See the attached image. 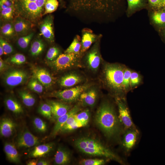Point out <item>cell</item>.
<instances>
[{
	"instance_id": "6da1fadb",
	"label": "cell",
	"mask_w": 165,
	"mask_h": 165,
	"mask_svg": "<svg viewBox=\"0 0 165 165\" xmlns=\"http://www.w3.org/2000/svg\"><path fill=\"white\" fill-rule=\"evenodd\" d=\"M96 123L108 138L118 136L120 133V121L112 105L108 101L103 102L98 108L95 118Z\"/></svg>"
},
{
	"instance_id": "7a4b0ae2",
	"label": "cell",
	"mask_w": 165,
	"mask_h": 165,
	"mask_svg": "<svg viewBox=\"0 0 165 165\" xmlns=\"http://www.w3.org/2000/svg\"><path fill=\"white\" fill-rule=\"evenodd\" d=\"M126 66L119 64L107 63L104 68L103 75L106 85L116 97H124L125 95L123 85Z\"/></svg>"
},
{
	"instance_id": "3957f363",
	"label": "cell",
	"mask_w": 165,
	"mask_h": 165,
	"mask_svg": "<svg viewBox=\"0 0 165 165\" xmlns=\"http://www.w3.org/2000/svg\"><path fill=\"white\" fill-rule=\"evenodd\" d=\"M46 0H14L15 13L30 22H36L43 16Z\"/></svg>"
},
{
	"instance_id": "277c9868",
	"label": "cell",
	"mask_w": 165,
	"mask_h": 165,
	"mask_svg": "<svg viewBox=\"0 0 165 165\" xmlns=\"http://www.w3.org/2000/svg\"><path fill=\"white\" fill-rule=\"evenodd\" d=\"M75 147L81 152L90 155L105 157L120 161L119 159L110 149L97 140L90 137H82L74 141Z\"/></svg>"
},
{
	"instance_id": "5b68a950",
	"label": "cell",
	"mask_w": 165,
	"mask_h": 165,
	"mask_svg": "<svg viewBox=\"0 0 165 165\" xmlns=\"http://www.w3.org/2000/svg\"><path fill=\"white\" fill-rule=\"evenodd\" d=\"M71 9L75 12L92 11L104 13L107 10V0H70Z\"/></svg>"
},
{
	"instance_id": "8992f818",
	"label": "cell",
	"mask_w": 165,
	"mask_h": 165,
	"mask_svg": "<svg viewBox=\"0 0 165 165\" xmlns=\"http://www.w3.org/2000/svg\"><path fill=\"white\" fill-rule=\"evenodd\" d=\"M80 54L64 53L61 54L55 60L50 61L52 67L57 71H62L71 68L79 63Z\"/></svg>"
},
{
	"instance_id": "52a82bcc",
	"label": "cell",
	"mask_w": 165,
	"mask_h": 165,
	"mask_svg": "<svg viewBox=\"0 0 165 165\" xmlns=\"http://www.w3.org/2000/svg\"><path fill=\"white\" fill-rule=\"evenodd\" d=\"M89 87L88 85L77 86L63 90L53 92L50 96L64 101L72 102L79 97L81 94L87 90Z\"/></svg>"
},
{
	"instance_id": "ba28073f",
	"label": "cell",
	"mask_w": 165,
	"mask_h": 165,
	"mask_svg": "<svg viewBox=\"0 0 165 165\" xmlns=\"http://www.w3.org/2000/svg\"><path fill=\"white\" fill-rule=\"evenodd\" d=\"M28 75L25 71L13 69L6 72L3 75V80L8 86L14 87L23 84L28 79Z\"/></svg>"
},
{
	"instance_id": "9c48e42d",
	"label": "cell",
	"mask_w": 165,
	"mask_h": 165,
	"mask_svg": "<svg viewBox=\"0 0 165 165\" xmlns=\"http://www.w3.org/2000/svg\"><path fill=\"white\" fill-rule=\"evenodd\" d=\"M101 38H99L94 43L91 48L86 52L85 57L88 67L92 71H96L97 70L101 61L100 50Z\"/></svg>"
},
{
	"instance_id": "30bf717a",
	"label": "cell",
	"mask_w": 165,
	"mask_h": 165,
	"mask_svg": "<svg viewBox=\"0 0 165 165\" xmlns=\"http://www.w3.org/2000/svg\"><path fill=\"white\" fill-rule=\"evenodd\" d=\"M115 100L118 107L119 118L120 122L126 129H135L124 97H116Z\"/></svg>"
},
{
	"instance_id": "8fae6325",
	"label": "cell",
	"mask_w": 165,
	"mask_h": 165,
	"mask_svg": "<svg viewBox=\"0 0 165 165\" xmlns=\"http://www.w3.org/2000/svg\"><path fill=\"white\" fill-rule=\"evenodd\" d=\"M38 138L32 134L28 129L25 128L18 136L16 145L18 148H30L39 143Z\"/></svg>"
},
{
	"instance_id": "7c38bea8",
	"label": "cell",
	"mask_w": 165,
	"mask_h": 165,
	"mask_svg": "<svg viewBox=\"0 0 165 165\" xmlns=\"http://www.w3.org/2000/svg\"><path fill=\"white\" fill-rule=\"evenodd\" d=\"M81 35L80 52L81 57L87 51L93 43L102 37L101 34H96L92 30L88 28H84L82 29Z\"/></svg>"
},
{
	"instance_id": "4fadbf2b",
	"label": "cell",
	"mask_w": 165,
	"mask_h": 165,
	"mask_svg": "<svg viewBox=\"0 0 165 165\" xmlns=\"http://www.w3.org/2000/svg\"><path fill=\"white\" fill-rule=\"evenodd\" d=\"M39 35L42 36L50 42L54 41L53 17L51 15L46 16L40 25Z\"/></svg>"
},
{
	"instance_id": "5bb4252c",
	"label": "cell",
	"mask_w": 165,
	"mask_h": 165,
	"mask_svg": "<svg viewBox=\"0 0 165 165\" xmlns=\"http://www.w3.org/2000/svg\"><path fill=\"white\" fill-rule=\"evenodd\" d=\"M33 77L37 79L44 86L49 87L52 86L54 81L50 72L45 68H33L32 69Z\"/></svg>"
},
{
	"instance_id": "9a60e30c",
	"label": "cell",
	"mask_w": 165,
	"mask_h": 165,
	"mask_svg": "<svg viewBox=\"0 0 165 165\" xmlns=\"http://www.w3.org/2000/svg\"><path fill=\"white\" fill-rule=\"evenodd\" d=\"M16 127L15 123L9 117L2 118L0 123V134L4 138H9L15 132Z\"/></svg>"
},
{
	"instance_id": "2e32d148",
	"label": "cell",
	"mask_w": 165,
	"mask_h": 165,
	"mask_svg": "<svg viewBox=\"0 0 165 165\" xmlns=\"http://www.w3.org/2000/svg\"><path fill=\"white\" fill-rule=\"evenodd\" d=\"M80 108L78 106H75L66 114L59 117L56 120V123L51 133V136H55L59 132L68 118L72 115L78 112Z\"/></svg>"
},
{
	"instance_id": "e0dca14e",
	"label": "cell",
	"mask_w": 165,
	"mask_h": 165,
	"mask_svg": "<svg viewBox=\"0 0 165 165\" xmlns=\"http://www.w3.org/2000/svg\"><path fill=\"white\" fill-rule=\"evenodd\" d=\"M47 103L51 106L53 118L56 120L59 117L67 113L70 107L65 104L53 101H48Z\"/></svg>"
},
{
	"instance_id": "ac0fdd59",
	"label": "cell",
	"mask_w": 165,
	"mask_h": 165,
	"mask_svg": "<svg viewBox=\"0 0 165 165\" xmlns=\"http://www.w3.org/2000/svg\"><path fill=\"white\" fill-rule=\"evenodd\" d=\"M54 147V144L52 142L37 145L30 152L29 156L33 158L43 157L50 152Z\"/></svg>"
},
{
	"instance_id": "d6986e66",
	"label": "cell",
	"mask_w": 165,
	"mask_h": 165,
	"mask_svg": "<svg viewBox=\"0 0 165 165\" xmlns=\"http://www.w3.org/2000/svg\"><path fill=\"white\" fill-rule=\"evenodd\" d=\"M71 156L69 150L62 146H59L55 154L54 161V163L58 165H64L69 163Z\"/></svg>"
},
{
	"instance_id": "ffe728a7",
	"label": "cell",
	"mask_w": 165,
	"mask_h": 165,
	"mask_svg": "<svg viewBox=\"0 0 165 165\" xmlns=\"http://www.w3.org/2000/svg\"><path fill=\"white\" fill-rule=\"evenodd\" d=\"M86 90L80 95L79 97L80 101L84 106L92 107L96 102L97 92L94 88Z\"/></svg>"
},
{
	"instance_id": "44dd1931",
	"label": "cell",
	"mask_w": 165,
	"mask_h": 165,
	"mask_svg": "<svg viewBox=\"0 0 165 165\" xmlns=\"http://www.w3.org/2000/svg\"><path fill=\"white\" fill-rule=\"evenodd\" d=\"M138 132L135 129H127L123 137V144L127 151L131 149L136 142Z\"/></svg>"
},
{
	"instance_id": "7402d4cb",
	"label": "cell",
	"mask_w": 165,
	"mask_h": 165,
	"mask_svg": "<svg viewBox=\"0 0 165 165\" xmlns=\"http://www.w3.org/2000/svg\"><path fill=\"white\" fill-rule=\"evenodd\" d=\"M4 150L7 158L10 162L16 163L20 162V156L14 145L6 142L4 145Z\"/></svg>"
},
{
	"instance_id": "603a6c76",
	"label": "cell",
	"mask_w": 165,
	"mask_h": 165,
	"mask_svg": "<svg viewBox=\"0 0 165 165\" xmlns=\"http://www.w3.org/2000/svg\"><path fill=\"white\" fill-rule=\"evenodd\" d=\"M82 80V78L79 75L75 73H71L62 77L59 83L62 87H71L78 84Z\"/></svg>"
},
{
	"instance_id": "cb8c5ba5",
	"label": "cell",
	"mask_w": 165,
	"mask_h": 165,
	"mask_svg": "<svg viewBox=\"0 0 165 165\" xmlns=\"http://www.w3.org/2000/svg\"><path fill=\"white\" fill-rule=\"evenodd\" d=\"M74 114L72 115L68 118L59 132L65 133L70 132L85 126L87 124L85 123L76 121Z\"/></svg>"
},
{
	"instance_id": "d4e9b609",
	"label": "cell",
	"mask_w": 165,
	"mask_h": 165,
	"mask_svg": "<svg viewBox=\"0 0 165 165\" xmlns=\"http://www.w3.org/2000/svg\"><path fill=\"white\" fill-rule=\"evenodd\" d=\"M4 103L7 108L16 115H20L23 112V109L20 104L15 98L12 97L6 98Z\"/></svg>"
},
{
	"instance_id": "484cf974",
	"label": "cell",
	"mask_w": 165,
	"mask_h": 165,
	"mask_svg": "<svg viewBox=\"0 0 165 165\" xmlns=\"http://www.w3.org/2000/svg\"><path fill=\"white\" fill-rule=\"evenodd\" d=\"M31 22L26 19L18 16L14 22L13 26L15 32L18 34L24 33L30 28Z\"/></svg>"
},
{
	"instance_id": "4316f807",
	"label": "cell",
	"mask_w": 165,
	"mask_h": 165,
	"mask_svg": "<svg viewBox=\"0 0 165 165\" xmlns=\"http://www.w3.org/2000/svg\"><path fill=\"white\" fill-rule=\"evenodd\" d=\"M81 46V37L79 35H77L75 36L71 43L65 50L64 53L80 54Z\"/></svg>"
},
{
	"instance_id": "83f0119b",
	"label": "cell",
	"mask_w": 165,
	"mask_h": 165,
	"mask_svg": "<svg viewBox=\"0 0 165 165\" xmlns=\"http://www.w3.org/2000/svg\"><path fill=\"white\" fill-rule=\"evenodd\" d=\"M19 96L25 105L28 107H31L34 105L36 100L34 96L29 92L24 90L19 91Z\"/></svg>"
},
{
	"instance_id": "f1b7e54d",
	"label": "cell",
	"mask_w": 165,
	"mask_h": 165,
	"mask_svg": "<svg viewBox=\"0 0 165 165\" xmlns=\"http://www.w3.org/2000/svg\"><path fill=\"white\" fill-rule=\"evenodd\" d=\"M44 44L42 41L40 39L35 40L32 43L30 52L32 56H37L40 54L43 51Z\"/></svg>"
},
{
	"instance_id": "f546056e",
	"label": "cell",
	"mask_w": 165,
	"mask_h": 165,
	"mask_svg": "<svg viewBox=\"0 0 165 165\" xmlns=\"http://www.w3.org/2000/svg\"><path fill=\"white\" fill-rule=\"evenodd\" d=\"M132 70L126 66L123 73V88L124 94H127L131 90L130 78Z\"/></svg>"
},
{
	"instance_id": "4dcf8cb0",
	"label": "cell",
	"mask_w": 165,
	"mask_h": 165,
	"mask_svg": "<svg viewBox=\"0 0 165 165\" xmlns=\"http://www.w3.org/2000/svg\"><path fill=\"white\" fill-rule=\"evenodd\" d=\"M142 80V76L139 73L132 70L130 78L131 90L134 89L140 85Z\"/></svg>"
},
{
	"instance_id": "1f68e13d",
	"label": "cell",
	"mask_w": 165,
	"mask_h": 165,
	"mask_svg": "<svg viewBox=\"0 0 165 165\" xmlns=\"http://www.w3.org/2000/svg\"><path fill=\"white\" fill-rule=\"evenodd\" d=\"M28 86L30 89L37 93H41L44 90V86L33 76L29 81Z\"/></svg>"
},
{
	"instance_id": "d6a6232c",
	"label": "cell",
	"mask_w": 165,
	"mask_h": 165,
	"mask_svg": "<svg viewBox=\"0 0 165 165\" xmlns=\"http://www.w3.org/2000/svg\"><path fill=\"white\" fill-rule=\"evenodd\" d=\"M38 112L47 119H51L53 118L51 106L48 103L41 104L38 108Z\"/></svg>"
},
{
	"instance_id": "836d02e7",
	"label": "cell",
	"mask_w": 165,
	"mask_h": 165,
	"mask_svg": "<svg viewBox=\"0 0 165 165\" xmlns=\"http://www.w3.org/2000/svg\"><path fill=\"white\" fill-rule=\"evenodd\" d=\"M33 126L38 132L44 133L47 130V125L46 123L38 117H35L32 121Z\"/></svg>"
},
{
	"instance_id": "e575fe53",
	"label": "cell",
	"mask_w": 165,
	"mask_h": 165,
	"mask_svg": "<svg viewBox=\"0 0 165 165\" xmlns=\"http://www.w3.org/2000/svg\"><path fill=\"white\" fill-rule=\"evenodd\" d=\"M59 5L58 0H47L44 6V11L43 16L52 13L55 11Z\"/></svg>"
},
{
	"instance_id": "d590c367",
	"label": "cell",
	"mask_w": 165,
	"mask_h": 165,
	"mask_svg": "<svg viewBox=\"0 0 165 165\" xmlns=\"http://www.w3.org/2000/svg\"><path fill=\"white\" fill-rule=\"evenodd\" d=\"M26 58L25 56L20 53H16L8 58L7 62L15 65H21L25 62Z\"/></svg>"
},
{
	"instance_id": "8d00e7d4",
	"label": "cell",
	"mask_w": 165,
	"mask_h": 165,
	"mask_svg": "<svg viewBox=\"0 0 165 165\" xmlns=\"http://www.w3.org/2000/svg\"><path fill=\"white\" fill-rule=\"evenodd\" d=\"M61 51L57 47L54 46L49 48L46 54V58L50 61H52L56 59L61 54Z\"/></svg>"
},
{
	"instance_id": "74e56055",
	"label": "cell",
	"mask_w": 165,
	"mask_h": 165,
	"mask_svg": "<svg viewBox=\"0 0 165 165\" xmlns=\"http://www.w3.org/2000/svg\"><path fill=\"white\" fill-rule=\"evenodd\" d=\"M76 121L88 124L90 119V113L88 109H86L79 113L74 114Z\"/></svg>"
},
{
	"instance_id": "f35d334b",
	"label": "cell",
	"mask_w": 165,
	"mask_h": 165,
	"mask_svg": "<svg viewBox=\"0 0 165 165\" xmlns=\"http://www.w3.org/2000/svg\"><path fill=\"white\" fill-rule=\"evenodd\" d=\"M14 13H15L14 6L0 10L2 17L6 20L12 19Z\"/></svg>"
},
{
	"instance_id": "ab89813d",
	"label": "cell",
	"mask_w": 165,
	"mask_h": 165,
	"mask_svg": "<svg viewBox=\"0 0 165 165\" xmlns=\"http://www.w3.org/2000/svg\"><path fill=\"white\" fill-rule=\"evenodd\" d=\"M33 36V33H32L27 35L20 37L17 42L18 46L22 49H26L28 46Z\"/></svg>"
},
{
	"instance_id": "60d3db41",
	"label": "cell",
	"mask_w": 165,
	"mask_h": 165,
	"mask_svg": "<svg viewBox=\"0 0 165 165\" xmlns=\"http://www.w3.org/2000/svg\"><path fill=\"white\" fill-rule=\"evenodd\" d=\"M1 31L3 35L7 37L11 36L15 32L13 25L9 23L2 25L1 28Z\"/></svg>"
},
{
	"instance_id": "b9f144b4",
	"label": "cell",
	"mask_w": 165,
	"mask_h": 165,
	"mask_svg": "<svg viewBox=\"0 0 165 165\" xmlns=\"http://www.w3.org/2000/svg\"><path fill=\"white\" fill-rule=\"evenodd\" d=\"M152 19L154 22L156 24H165V12H155L152 15Z\"/></svg>"
},
{
	"instance_id": "7bdbcfd3",
	"label": "cell",
	"mask_w": 165,
	"mask_h": 165,
	"mask_svg": "<svg viewBox=\"0 0 165 165\" xmlns=\"http://www.w3.org/2000/svg\"><path fill=\"white\" fill-rule=\"evenodd\" d=\"M105 163L104 160L97 159H84L80 162V164L83 165H102Z\"/></svg>"
},
{
	"instance_id": "ee69618b",
	"label": "cell",
	"mask_w": 165,
	"mask_h": 165,
	"mask_svg": "<svg viewBox=\"0 0 165 165\" xmlns=\"http://www.w3.org/2000/svg\"><path fill=\"white\" fill-rule=\"evenodd\" d=\"M0 46L2 47L3 50L4 54H10L13 51V47L11 45L2 38L0 39Z\"/></svg>"
},
{
	"instance_id": "f6af8a7d",
	"label": "cell",
	"mask_w": 165,
	"mask_h": 165,
	"mask_svg": "<svg viewBox=\"0 0 165 165\" xmlns=\"http://www.w3.org/2000/svg\"><path fill=\"white\" fill-rule=\"evenodd\" d=\"M128 9L134 10L139 7L141 4L142 0H127Z\"/></svg>"
},
{
	"instance_id": "bcb514c9",
	"label": "cell",
	"mask_w": 165,
	"mask_h": 165,
	"mask_svg": "<svg viewBox=\"0 0 165 165\" xmlns=\"http://www.w3.org/2000/svg\"><path fill=\"white\" fill-rule=\"evenodd\" d=\"M14 0H0V10L14 6Z\"/></svg>"
},
{
	"instance_id": "7dc6e473",
	"label": "cell",
	"mask_w": 165,
	"mask_h": 165,
	"mask_svg": "<svg viewBox=\"0 0 165 165\" xmlns=\"http://www.w3.org/2000/svg\"><path fill=\"white\" fill-rule=\"evenodd\" d=\"M151 5L155 7L165 6V0H148Z\"/></svg>"
},
{
	"instance_id": "c3c4849f",
	"label": "cell",
	"mask_w": 165,
	"mask_h": 165,
	"mask_svg": "<svg viewBox=\"0 0 165 165\" xmlns=\"http://www.w3.org/2000/svg\"><path fill=\"white\" fill-rule=\"evenodd\" d=\"M7 68L6 63L3 61L1 58L0 59V72H3Z\"/></svg>"
},
{
	"instance_id": "681fc988",
	"label": "cell",
	"mask_w": 165,
	"mask_h": 165,
	"mask_svg": "<svg viewBox=\"0 0 165 165\" xmlns=\"http://www.w3.org/2000/svg\"><path fill=\"white\" fill-rule=\"evenodd\" d=\"M50 162L48 160L45 159H41L38 160L37 163V165H50Z\"/></svg>"
},
{
	"instance_id": "f907efd6",
	"label": "cell",
	"mask_w": 165,
	"mask_h": 165,
	"mask_svg": "<svg viewBox=\"0 0 165 165\" xmlns=\"http://www.w3.org/2000/svg\"><path fill=\"white\" fill-rule=\"evenodd\" d=\"M38 160L33 159L28 161L27 163L28 165H36L37 164Z\"/></svg>"
},
{
	"instance_id": "816d5d0a",
	"label": "cell",
	"mask_w": 165,
	"mask_h": 165,
	"mask_svg": "<svg viewBox=\"0 0 165 165\" xmlns=\"http://www.w3.org/2000/svg\"><path fill=\"white\" fill-rule=\"evenodd\" d=\"M3 54H4L3 50L2 47L0 46V55L2 56Z\"/></svg>"
}]
</instances>
